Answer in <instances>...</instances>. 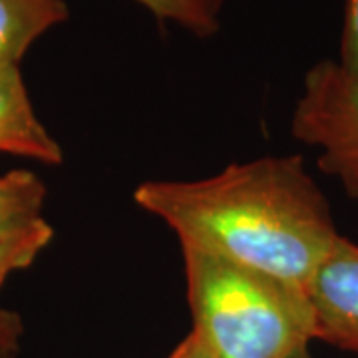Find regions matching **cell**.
<instances>
[{"instance_id": "cell-1", "label": "cell", "mask_w": 358, "mask_h": 358, "mask_svg": "<svg viewBox=\"0 0 358 358\" xmlns=\"http://www.w3.org/2000/svg\"><path fill=\"white\" fill-rule=\"evenodd\" d=\"M134 201L176 231L181 249L221 257L307 289L338 231L301 155L233 164L197 181H145Z\"/></svg>"}, {"instance_id": "cell-2", "label": "cell", "mask_w": 358, "mask_h": 358, "mask_svg": "<svg viewBox=\"0 0 358 358\" xmlns=\"http://www.w3.org/2000/svg\"><path fill=\"white\" fill-rule=\"evenodd\" d=\"M181 253L193 331L217 358H287L315 338L301 287L201 251Z\"/></svg>"}, {"instance_id": "cell-3", "label": "cell", "mask_w": 358, "mask_h": 358, "mask_svg": "<svg viewBox=\"0 0 358 358\" xmlns=\"http://www.w3.org/2000/svg\"><path fill=\"white\" fill-rule=\"evenodd\" d=\"M293 136L319 148V167L358 199V78L338 62L322 60L305 76L294 106Z\"/></svg>"}, {"instance_id": "cell-4", "label": "cell", "mask_w": 358, "mask_h": 358, "mask_svg": "<svg viewBox=\"0 0 358 358\" xmlns=\"http://www.w3.org/2000/svg\"><path fill=\"white\" fill-rule=\"evenodd\" d=\"M305 294L315 338L358 352V245L341 237L315 268Z\"/></svg>"}, {"instance_id": "cell-5", "label": "cell", "mask_w": 358, "mask_h": 358, "mask_svg": "<svg viewBox=\"0 0 358 358\" xmlns=\"http://www.w3.org/2000/svg\"><path fill=\"white\" fill-rule=\"evenodd\" d=\"M0 154L18 155L44 166H60V143L40 122L20 66L0 68Z\"/></svg>"}, {"instance_id": "cell-6", "label": "cell", "mask_w": 358, "mask_h": 358, "mask_svg": "<svg viewBox=\"0 0 358 358\" xmlns=\"http://www.w3.org/2000/svg\"><path fill=\"white\" fill-rule=\"evenodd\" d=\"M68 16L64 0H0V68L20 66L30 46Z\"/></svg>"}, {"instance_id": "cell-7", "label": "cell", "mask_w": 358, "mask_h": 358, "mask_svg": "<svg viewBox=\"0 0 358 358\" xmlns=\"http://www.w3.org/2000/svg\"><path fill=\"white\" fill-rule=\"evenodd\" d=\"M52 237L54 229L44 217L0 225V289L10 275L34 263Z\"/></svg>"}, {"instance_id": "cell-8", "label": "cell", "mask_w": 358, "mask_h": 358, "mask_svg": "<svg viewBox=\"0 0 358 358\" xmlns=\"http://www.w3.org/2000/svg\"><path fill=\"white\" fill-rule=\"evenodd\" d=\"M46 193L44 181L30 169H13L0 176V225L42 217Z\"/></svg>"}, {"instance_id": "cell-9", "label": "cell", "mask_w": 358, "mask_h": 358, "mask_svg": "<svg viewBox=\"0 0 358 358\" xmlns=\"http://www.w3.org/2000/svg\"><path fill=\"white\" fill-rule=\"evenodd\" d=\"M148 8L157 20L176 22L193 36L207 38L219 32L225 0H134Z\"/></svg>"}, {"instance_id": "cell-10", "label": "cell", "mask_w": 358, "mask_h": 358, "mask_svg": "<svg viewBox=\"0 0 358 358\" xmlns=\"http://www.w3.org/2000/svg\"><path fill=\"white\" fill-rule=\"evenodd\" d=\"M338 64L350 76L358 78V0H346Z\"/></svg>"}, {"instance_id": "cell-11", "label": "cell", "mask_w": 358, "mask_h": 358, "mask_svg": "<svg viewBox=\"0 0 358 358\" xmlns=\"http://www.w3.org/2000/svg\"><path fill=\"white\" fill-rule=\"evenodd\" d=\"M24 334V322L18 313L0 307V358H16Z\"/></svg>"}, {"instance_id": "cell-12", "label": "cell", "mask_w": 358, "mask_h": 358, "mask_svg": "<svg viewBox=\"0 0 358 358\" xmlns=\"http://www.w3.org/2000/svg\"><path fill=\"white\" fill-rule=\"evenodd\" d=\"M167 358H217L213 355V350L207 346L203 338L199 334L193 331L189 336H185L178 346L176 350L169 355Z\"/></svg>"}, {"instance_id": "cell-13", "label": "cell", "mask_w": 358, "mask_h": 358, "mask_svg": "<svg viewBox=\"0 0 358 358\" xmlns=\"http://www.w3.org/2000/svg\"><path fill=\"white\" fill-rule=\"evenodd\" d=\"M287 358H310V355H308V346H305V348H299L296 352H293L291 357Z\"/></svg>"}]
</instances>
